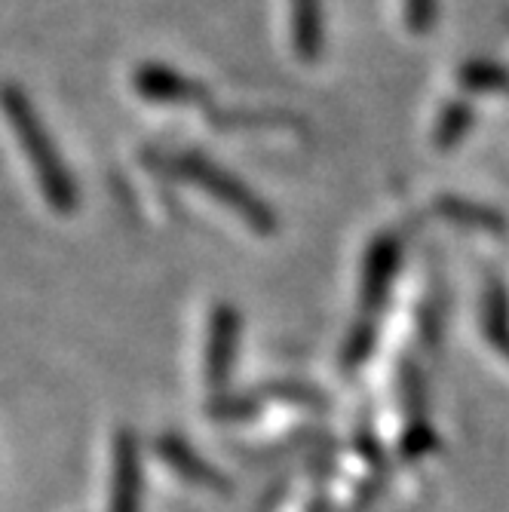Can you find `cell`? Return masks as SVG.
Masks as SVG:
<instances>
[{"label": "cell", "instance_id": "obj_1", "mask_svg": "<svg viewBox=\"0 0 509 512\" xmlns=\"http://www.w3.org/2000/svg\"><path fill=\"white\" fill-rule=\"evenodd\" d=\"M0 111H4L22 154L31 163V172L37 178V188L46 200V206L56 209L59 215H71L80 203L77 181L68 172L50 129H46L43 117L37 114L34 102L19 83H0Z\"/></svg>", "mask_w": 509, "mask_h": 512}, {"label": "cell", "instance_id": "obj_2", "mask_svg": "<svg viewBox=\"0 0 509 512\" xmlns=\"http://www.w3.org/2000/svg\"><path fill=\"white\" fill-rule=\"evenodd\" d=\"M172 172L184 181L197 184L200 191H206L212 200L224 203L230 212H237V218H243L252 230L258 234H273L276 230V212L249 188L246 181H240L234 172H227L224 166H218L215 160H209L200 151H184L178 157H172Z\"/></svg>", "mask_w": 509, "mask_h": 512}, {"label": "cell", "instance_id": "obj_3", "mask_svg": "<svg viewBox=\"0 0 509 512\" xmlns=\"http://www.w3.org/2000/svg\"><path fill=\"white\" fill-rule=\"evenodd\" d=\"M402 252H405V240L396 230L378 234L368 243L365 258H362V273H359V316L378 319L384 313L393 279L402 270Z\"/></svg>", "mask_w": 509, "mask_h": 512}, {"label": "cell", "instance_id": "obj_4", "mask_svg": "<svg viewBox=\"0 0 509 512\" xmlns=\"http://www.w3.org/2000/svg\"><path fill=\"white\" fill-rule=\"evenodd\" d=\"M240 332H243V316L234 304H215L209 316V338H206V387L212 396L230 390V378H234L237 350H240Z\"/></svg>", "mask_w": 509, "mask_h": 512}, {"label": "cell", "instance_id": "obj_5", "mask_svg": "<svg viewBox=\"0 0 509 512\" xmlns=\"http://www.w3.org/2000/svg\"><path fill=\"white\" fill-rule=\"evenodd\" d=\"M132 86L145 102L154 105H209V89L194 77L163 62H142L132 74Z\"/></svg>", "mask_w": 509, "mask_h": 512}, {"label": "cell", "instance_id": "obj_6", "mask_svg": "<svg viewBox=\"0 0 509 512\" xmlns=\"http://www.w3.org/2000/svg\"><path fill=\"white\" fill-rule=\"evenodd\" d=\"M111 512H142V448L135 430L123 427L114 436Z\"/></svg>", "mask_w": 509, "mask_h": 512}, {"label": "cell", "instance_id": "obj_7", "mask_svg": "<svg viewBox=\"0 0 509 512\" xmlns=\"http://www.w3.org/2000/svg\"><path fill=\"white\" fill-rule=\"evenodd\" d=\"M154 451L160 454V460L166 463V467L181 476L188 485H197V488H209L215 494H227L230 491V482L227 476H221L212 463L206 457H200L188 439H181L178 433H163L157 436L154 442Z\"/></svg>", "mask_w": 509, "mask_h": 512}, {"label": "cell", "instance_id": "obj_8", "mask_svg": "<svg viewBox=\"0 0 509 512\" xmlns=\"http://www.w3.org/2000/svg\"><path fill=\"white\" fill-rule=\"evenodd\" d=\"M292 53L313 65L326 53V0H289Z\"/></svg>", "mask_w": 509, "mask_h": 512}, {"label": "cell", "instance_id": "obj_9", "mask_svg": "<svg viewBox=\"0 0 509 512\" xmlns=\"http://www.w3.org/2000/svg\"><path fill=\"white\" fill-rule=\"evenodd\" d=\"M482 329L488 344L509 362V295L500 279H491L482 295Z\"/></svg>", "mask_w": 509, "mask_h": 512}, {"label": "cell", "instance_id": "obj_10", "mask_svg": "<svg viewBox=\"0 0 509 512\" xmlns=\"http://www.w3.org/2000/svg\"><path fill=\"white\" fill-rule=\"evenodd\" d=\"M473 120H476V108L464 99H454L442 108L439 120H436V129H433V142L439 151H451L454 145H460V138H464L470 129H473Z\"/></svg>", "mask_w": 509, "mask_h": 512}, {"label": "cell", "instance_id": "obj_11", "mask_svg": "<svg viewBox=\"0 0 509 512\" xmlns=\"http://www.w3.org/2000/svg\"><path fill=\"white\" fill-rule=\"evenodd\" d=\"M375 347H378V319L359 316L350 325L347 341L341 347V371H359L368 359H372Z\"/></svg>", "mask_w": 509, "mask_h": 512}, {"label": "cell", "instance_id": "obj_12", "mask_svg": "<svg viewBox=\"0 0 509 512\" xmlns=\"http://www.w3.org/2000/svg\"><path fill=\"white\" fill-rule=\"evenodd\" d=\"M264 408V396L261 393H218L206 402V414L218 424H240L249 421V417H258Z\"/></svg>", "mask_w": 509, "mask_h": 512}, {"label": "cell", "instance_id": "obj_13", "mask_svg": "<svg viewBox=\"0 0 509 512\" xmlns=\"http://www.w3.org/2000/svg\"><path fill=\"white\" fill-rule=\"evenodd\" d=\"M436 209L442 212V218L454 221V224H464L473 230H503L506 221L500 218V212L470 203V200H460V197H442L436 200Z\"/></svg>", "mask_w": 509, "mask_h": 512}, {"label": "cell", "instance_id": "obj_14", "mask_svg": "<svg viewBox=\"0 0 509 512\" xmlns=\"http://www.w3.org/2000/svg\"><path fill=\"white\" fill-rule=\"evenodd\" d=\"M460 86L470 89V92H509V68L497 65V62H467L457 74Z\"/></svg>", "mask_w": 509, "mask_h": 512}, {"label": "cell", "instance_id": "obj_15", "mask_svg": "<svg viewBox=\"0 0 509 512\" xmlns=\"http://www.w3.org/2000/svg\"><path fill=\"white\" fill-rule=\"evenodd\" d=\"M399 384H402V405L408 411V421H427V390H424V375L418 365L408 362L399 371Z\"/></svg>", "mask_w": 509, "mask_h": 512}, {"label": "cell", "instance_id": "obj_16", "mask_svg": "<svg viewBox=\"0 0 509 512\" xmlns=\"http://www.w3.org/2000/svg\"><path fill=\"white\" fill-rule=\"evenodd\" d=\"M261 396H264V399H276V402H289V405H304V408H326V405H329V399L322 396L316 387L292 384V381L264 384Z\"/></svg>", "mask_w": 509, "mask_h": 512}, {"label": "cell", "instance_id": "obj_17", "mask_svg": "<svg viewBox=\"0 0 509 512\" xmlns=\"http://www.w3.org/2000/svg\"><path fill=\"white\" fill-rule=\"evenodd\" d=\"M436 448V433L427 421H408L405 433L399 439V457L402 460H421Z\"/></svg>", "mask_w": 509, "mask_h": 512}, {"label": "cell", "instance_id": "obj_18", "mask_svg": "<svg viewBox=\"0 0 509 512\" xmlns=\"http://www.w3.org/2000/svg\"><path fill=\"white\" fill-rule=\"evenodd\" d=\"M405 25L411 34H427L436 25L439 0H405Z\"/></svg>", "mask_w": 509, "mask_h": 512}, {"label": "cell", "instance_id": "obj_19", "mask_svg": "<svg viewBox=\"0 0 509 512\" xmlns=\"http://www.w3.org/2000/svg\"><path fill=\"white\" fill-rule=\"evenodd\" d=\"M356 451L362 454V460L368 463V470H372L375 476L384 473V448H381V442H378L372 424H365V421H362V424L356 427Z\"/></svg>", "mask_w": 509, "mask_h": 512}]
</instances>
